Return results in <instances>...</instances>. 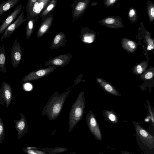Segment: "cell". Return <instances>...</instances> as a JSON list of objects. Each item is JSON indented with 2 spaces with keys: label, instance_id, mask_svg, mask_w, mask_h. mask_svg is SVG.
Instances as JSON below:
<instances>
[{
  "label": "cell",
  "instance_id": "36",
  "mask_svg": "<svg viewBox=\"0 0 154 154\" xmlns=\"http://www.w3.org/2000/svg\"><path fill=\"white\" fill-rule=\"evenodd\" d=\"M69 154H76V153L75 152H72L71 153H69Z\"/></svg>",
  "mask_w": 154,
  "mask_h": 154
},
{
  "label": "cell",
  "instance_id": "15",
  "mask_svg": "<svg viewBox=\"0 0 154 154\" xmlns=\"http://www.w3.org/2000/svg\"><path fill=\"white\" fill-rule=\"evenodd\" d=\"M67 42L66 35L63 32H60L55 35L52 40L50 48L52 49L63 48L65 46Z\"/></svg>",
  "mask_w": 154,
  "mask_h": 154
},
{
  "label": "cell",
  "instance_id": "30",
  "mask_svg": "<svg viewBox=\"0 0 154 154\" xmlns=\"http://www.w3.org/2000/svg\"><path fill=\"white\" fill-rule=\"evenodd\" d=\"M115 20L112 18H108L106 19L105 21V23L106 24H111L114 23Z\"/></svg>",
  "mask_w": 154,
  "mask_h": 154
},
{
  "label": "cell",
  "instance_id": "27",
  "mask_svg": "<svg viewBox=\"0 0 154 154\" xmlns=\"http://www.w3.org/2000/svg\"><path fill=\"white\" fill-rule=\"evenodd\" d=\"M5 131L3 120L0 116V144L5 139Z\"/></svg>",
  "mask_w": 154,
  "mask_h": 154
},
{
  "label": "cell",
  "instance_id": "32",
  "mask_svg": "<svg viewBox=\"0 0 154 154\" xmlns=\"http://www.w3.org/2000/svg\"><path fill=\"white\" fill-rule=\"evenodd\" d=\"M154 48V45L153 43L151 42L149 43V45H148L147 47V50H150L153 49Z\"/></svg>",
  "mask_w": 154,
  "mask_h": 154
},
{
  "label": "cell",
  "instance_id": "31",
  "mask_svg": "<svg viewBox=\"0 0 154 154\" xmlns=\"http://www.w3.org/2000/svg\"><path fill=\"white\" fill-rule=\"evenodd\" d=\"M149 12L150 16L152 18H153L154 17V8L153 7L151 8L150 10L149 11Z\"/></svg>",
  "mask_w": 154,
  "mask_h": 154
},
{
  "label": "cell",
  "instance_id": "14",
  "mask_svg": "<svg viewBox=\"0 0 154 154\" xmlns=\"http://www.w3.org/2000/svg\"><path fill=\"white\" fill-rule=\"evenodd\" d=\"M53 15L50 14L41 22L36 34V36L39 38L48 33L50 30L54 20Z\"/></svg>",
  "mask_w": 154,
  "mask_h": 154
},
{
  "label": "cell",
  "instance_id": "37",
  "mask_svg": "<svg viewBox=\"0 0 154 154\" xmlns=\"http://www.w3.org/2000/svg\"><path fill=\"white\" fill-rule=\"evenodd\" d=\"M105 154L104 153H97V154Z\"/></svg>",
  "mask_w": 154,
  "mask_h": 154
},
{
  "label": "cell",
  "instance_id": "24",
  "mask_svg": "<svg viewBox=\"0 0 154 154\" xmlns=\"http://www.w3.org/2000/svg\"><path fill=\"white\" fill-rule=\"evenodd\" d=\"M154 69L151 68L145 72L140 75V78L144 81L151 80L153 79Z\"/></svg>",
  "mask_w": 154,
  "mask_h": 154
},
{
  "label": "cell",
  "instance_id": "19",
  "mask_svg": "<svg viewBox=\"0 0 154 154\" xmlns=\"http://www.w3.org/2000/svg\"><path fill=\"white\" fill-rule=\"evenodd\" d=\"M20 0H8L0 4V17L18 3Z\"/></svg>",
  "mask_w": 154,
  "mask_h": 154
},
{
  "label": "cell",
  "instance_id": "18",
  "mask_svg": "<svg viewBox=\"0 0 154 154\" xmlns=\"http://www.w3.org/2000/svg\"><path fill=\"white\" fill-rule=\"evenodd\" d=\"M38 17H29L27 19L28 23L26 28V37L29 39L33 32L35 27V23L37 21Z\"/></svg>",
  "mask_w": 154,
  "mask_h": 154
},
{
  "label": "cell",
  "instance_id": "1",
  "mask_svg": "<svg viewBox=\"0 0 154 154\" xmlns=\"http://www.w3.org/2000/svg\"><path fill=\"white\" fill-rule=\"evenodd\" d=\"M72 90V88L69 89L60 94L55 91L43 108L42 116H47L50 120H55L61 112L65 102Z\"/></svg>",
  "mask_w": 154,
  "mask_h": 154
},
{
  "label": "cell",
  "instance_id": "5",
  "mask_svg": "<svg viewBox=\"0 0 154 154\" xmlns=\"http://www.w3.org/2000/svg\"><path fill=\"white\" fill-rule=\"evenodd\" d=\"M85 120L89 129L94 137L98 140H102L101 132L92 110H90L87 114Z\"/></svg>",
  "mask_w": 154,
  "mask_h": 154
},
{
  "label": "cell",
  "instance_id": "13",
  "mask_svg": "<svg viewBox=\"0 0 154 154\" xmlns=\"http://www.w3.org/2000/svg\"><path fill=\"white\" fill-rule=\"evenodd\" d=\"M20 119L19 120L14 119V127L17 132V138L20 139L27 133L28 129L27 121L25 116L20 113Z\"/></svg>",
  "mask_w": 154,
  "mask_h": 154
},
{
  "label": "cell",
  "instance_id": "11",
  "mask_svg": "<svg viewBox=\"0 0 154 154\" xmlns=\"http://www.w3.org/2000/svg\"><path fill=\"white\" fill-rule=\"evenodd\" d=\"M22 48L17 39L12 46L11 51V60L12 65L14 69L17 67L21 60Z\"/></svg>",
  "mask_w": 154,
  "mask_h": 154
},
{
  "label": "cell",
  "instance_id": "35",
  "mask_svg": "<svg viewBox=\"0 0 154 154\" xmlns=\"http://www.w3.org/2000/svg\"><path fill=\"white\" fill-rule=\"evenodd\" d=\"M116 0H109L107 1L108 4L109 5H111L114 3Z\"/></svg>",
  "mask_w": 154,
  "mask_h": 154
},
{
  "label": "cell",
  "instance_id": "4",
  "mask_svg": "<svg viewBox=\"0 0 154 154\" xmlns=\"http://www.w3.org/2000/svg\"><path fill=\"white\" fill-rule=\"evenodd\" d=\"M135 129L136 134L139 137L142 143L152 149L154 148V137L138 122L132 121Z\"/></svg>",
  "mask_w": 154,
  "mask_h": 154
},
{
  "label": "cell",
  "instance_id": "25",
  "mask_svg": "<svg viewBox=\"0 0 154 154\" xmlns=\"http://www.w3.org/2000/svg\"><path fill=\"white\" fill-rule=\"evenodd\" d=\"M90 33L85 32L82 29L80 31V36L81 40L83 42L91 43L93 42L94 38L93 36Z\"/></svg>",
  "mask_w": 154,
  "mask_h": 154
},
{
  "label": "cell",
  "instance_id": "10",
  "mask_svg": "<svg viewBox=\"0 0 154 154\" xmlns=\"http://www.w3.org/2000/svg\"><path fill=\"white\" fill-rule=\"evenodd\" d=\"M88 2L87 1L77 0L71 5L72 22H74L83 15Z\"/></svg>",
  "mask_w": 154,
  "mask_h": 154
},
{
  "label": "cell",
  "instance_id": "12",
  "mask_svg": "<svg viewBox=\"0 0 154 154\" xmlns=\"http://www.w3.org/2000/svg\"><path fill=\"white\" fill-rule=\"evenodd\" d=\"M24 7L20 14L16 20L10 25L5 30V32L1 38L2 41L6 38L10 37L14 31L18 28L25 21H27V19L24 18Z\"/></svg>",
  "mask_w": 154,
  "mask_h": 154
},
{
  "label": "cell",
  "instance_id": "7",
  "mask_svg": "<svg viewBox=\"0 0 154 154\" xmlns=\"http://www.w3.org/2000/svg\"><path fill=\"white\" fill-rule=\"evenodd\" d=\"M12 91L10 83L3 81L0 89V104L4 106L5 104L8 108L13 100Z\"/></svg>",
  "mask_w": 154,
  "mask_h": 154
},
{
  "label": "cell",
  "instance_id": "38",
  "mask_svg": "<svg viewBox=\"0 0 154 154\" xmlns=\"http://www.w3.org/2000/svg\"></svg>",
  "mask_w": 154,
  "mask_h": 154
},
{
  "label": "cell",
  "instance_id": "26",
  "mask_svg": "<svg viewBox=\"0 0 154 154\" xmlns=\"http://www.w3.org/2000/svg\"><path fill=\"white\" fill-rule=\"evenodd\" d=\"M146 67V64L138 65L133 69L132 73L134 74L140 75L145 71Z\"/></svg>",
  "mask_w": 154,
  "mask_h": 154
},
{
  "label": "cell",
  "instance_id": "17",
  "mask_svg": "<svg viewBox=\"0 0 154 154\" xmlns=\"http://www.w3.org/2000/svg\"><path fill=\"white\" fill-rule=\"evenodd\" d=\"M102 113L103 116L106 121L113 124H116L118 122V116L113 110H105L103 111Z\"/></svg>",
  "mask_w": 154,
  "mask_h": 154
},
{
  "label": "cell",
  "instance_id": "33",
  "mask_svg": "<svg viewBox=\"0 0 154 154\" xmlns=\"http://www.w3.org/2000/svg\"><path fill=\"white\" fill-rule=\"evenodd\" d=\"M135 15V11L133 9H131L129 12V16L130 17H132Z\"/></svg>",
  "mask_w": 154,
  "mask_h": 154
},
{
  "label": "cell",
  "instance_id": "21",
  "mask_svg": "<svg viewBox=\"0 0 154 154\" xmlns=\"http://www.w3.org/2000/svg\"><path fill=\"white\" fill-rule=\"evenodd\" d=\"M6 54L4 46L2 44L0 46V72H7L5 66Z\"/></svg>",
  "mask_w": 154,
  "mask_h": 154
},
{
  "label": "cell",
  "instance_id": "29",
  "mask_svg": "<svg viewBox=\"0 0 154 154\" xmlns=\"http://www.w3.org/2000/svg\"><path fill=\"white\" fill-rule=\"evenodd\" d=\"M127 44L128 46L132 49H134L135 48V44L132 41H128L127 42Z\"/></svg>",
  "mask_w": 154,
  "mask_h": 154
},
{
  "label": "cell",
  "instance_id": "34",
  "mask_svg": "<svg viewBox=\"0 0 154 154\" xmlns=\"http://www.w3.org/2000/svg\"><path fill=\"white\" fill-rule=\"evenodd\" d=\"M120 152L122 154H134L130 152L125 151H121Z\"/></svg>",
  "mask_w": 154,
  "mask_h": 154
},
{
  "label": "cell",
  "instance_id": "2",
  "mask_svg": "<svg viewBox=\"0 0 154 154\" xmlns=\"http://www.w3.org/2000/svg\"><path fill=\"white\" fill-rule=\"evenodd\" d=\"M86 101L84 91H81L70 109L68 121V132L70 133L74 127L83 116Z\"/></svg>",
  "mask_w": 154,
  "mask_h": 154
},
{
  "label": "cell",
  "instance_id": "6",
  "mask_svg": "<svg viewBox=\"0 0 154 154\" xmlns=\"http://www.w3.org/2000/svg\"><path fill=\"white\" fill-rule=\"evenodd\" d=\"M57 67L49 66L48 67L33 71L25 76L22 80L24 82L36 80L42 78L55 71Z\"/></svg>",
  "mask_w": 154,
  "mask_h": 154
},
{
  "label": "cell",
  "instance_id": "20",
  "mask_svg": "<svg viewBox=\"0 0 154 154\" xmlns=\"http://www.w3.org/2000/svg\"><path fill=\"white\" fill-rule=\"evenodd\" d=\"M57 2V0H51L49 3L39 15L40 17L42 18L41 22L55 8Z\"/></svg>",
  "mask_w": 154,
  "mask_h": 154
},
{
  "label": "cell",
  "instance_id": "28",
  "mask_svg": "<svg viewBox=\"0 0 154 154\" xmlns=\"http://www.w3.org/2000/svg\"><path fill=\"white\" fill-rule=\"evenodd\" d=\"M146 101H147V109L149 114L150 115V116L151 117V120L152 123L153 125L154 126V114L153 113L152 111L149 102L147 100Z\"/></svg>",
  "mask_w": 154,
  "mask_h": 154
},
{
  "label": "cell",
  "instance_id": "23",
  "mask_svg": "<svg viewBox=\"0 0 154 154\" xmlns=\"http://www.w3.org/2000/svg\"><path fill=\"white\" fill-rule=\"evenodd\" d=\"M23 150L27 154H48L35 147L27 146L23 148Z\"/></svg>",
  "mask_w": 154,
  "mask_h": 154
},
{
  "label": "cell",
  "instance_id": "16",
  "mask_svg": "<svg viewBox=\"0 0 154 154\" xmlns=\"http://www.w3.org/2000/svg\"><path fill=\"white\" fill-rule=\"evenodd\" d=\"M96 81L101 87L107 93L116 96L121 97L119 92L109 82L99 78H96Z\"/></svg>",
  "mask_w": 154,
  "mask_h": 154
},
{
  "label": "cell",
  "instance_id": "3",
  "mask_svg": "<svg viewBox=\"0 0 154 154\" xmlns=\"http://www.w3.org/2000/svg\"><path fill=\"white\" fill-rule=\"evenodd\" d=\"M51 0H29L27 2L26 10L27 18L38 17Z\"/></svg>",
  "mask_w": 154,
  "mask_h": 154
},
{
  "label": "cell",
  "instance_id": "8",
  "mask_svg": "<svg viewBox=\"0 0 154 154\" xmlns=\"http://www.w3.org/2000/svg\"><path fill=\"white\" fill-rule=\"evenodd\" d=\"M72 57V54L69 53L60 55L47 61L44 66L63 68L69 63Z\"/></svg>",
  "mask_w": 154,
  "mask_h": 154
},
{
  "label": "cell",
  "instance_id": "9",
  "mask_svg": "<svg viewBox=\"0 0 154 154\" xmlns=\"http://www.w3.org/2000/svg\"><path fill=\"white\" fill-rule=\"evenodd\" d=\"M23 7L21 3L18 5L13 11L2 21L0 26V35L16 20L18 15L21 13Z\"/></svg>",
  "mask_w": 154,
  "mask_h": 154
},
{
  "label": "cell",
  "instance_id": "22",
  "mask_svg": "<svg viewBox=\"0 0 154 154\" xmlns=\"http://www.w3.org/2000/svg\"><path fill=\"white\" fill-rule=\"evenodd\" d=\"M67 149L61 147H57L55 148H46L42 149V150L44 152L49 154H56L60 153L67 150Z\"/></svg>",
  "mask_w": 154,
  "mask_h": 154
}]
</instances>
